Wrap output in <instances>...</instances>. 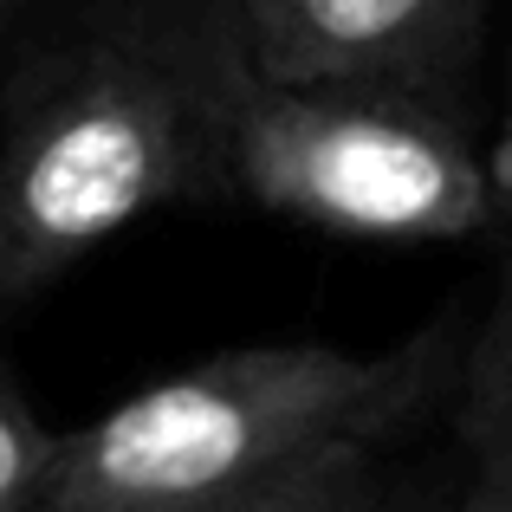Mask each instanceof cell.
Returning <instances> with one entry per match:
<instances>
[{"instance_id": "obj_3", "label": "cell", "mask_w": 512, "mask_h": 512, "mask_svg": "<svg viewBox=\"0 0 512 512\" xmlns=\"http://www.w3.org/2000/svg\"><path fill=\"white\" fill-rule=\"evenodd\" d=\"M227 195L357 240H467L500 221V182L454 91L435 85H266L227 111Z\"/></svg>"}, {"instance_id": "obj_6", "label": "cell", "mask_w": 512, "mask_h": 512, "mask_svg": "<svg viewBox=\"0 0 512 512\" xmlns=\"http://www.w3.org/2000/svg\"><path fill=\"white\" fill-rule=\"evenodd\" d=\"M396 493L383 448H331L318 461L292 467V474L266 480V487L227 493V500L201 506H169V512H383Z\"/></svg>"}, {"instance_id": "obj_8", "label": "cell", "mask_w": 512, "mask_h": 512, "mask_svg": "<svg viewBox=\"0 0 512 512\" xmlns=\"http://www.w3.org/2000/svg\"><path fill=\"white\" fill-rule=\"evenodd\" d=\"M383 512H454V493L441 500V493H415V487H402V480H396V493H389Z\"/></svg>"}, {"instance_id": "obj_7", "label": "cell", "mask_w": 512, "mask_h": 512, "mask_svg": "<svg viewBox=\"0 0 512 512\" xmlns=\"http://www.w3.org/2000/svg\"><path fill=\"white\" fill-rule=\"evenodd\" d=\"M52 454H59V428L39 422L26 389L13 383L7 363H0V512H33L39 506Z\"/></svg>"}, {"instance_id": "obj_1", "label": "cell", "mask_w": 512, "mask_h": 512, "mask_svg": "<svg viewBox=\"0 0 512 512\" xmlns=\"http://www.w3.org/2000/svg\"><path fill=\"white\" fill-rule=\"evenodd\" d=\"M227 0H104L33 52L0 137V312L175 201L227 195Z\"/></svg>"}, {"instance_id": "obj_9", "label": "cell", "mask_w": 512, "mask_h": 512, "mask_svg": "<svg viewBox=\"0 0 512 512\" xmlns=\"http://www.w3.org/2000/svg\"><path fill=\"white\" fill-rule=\"evenodd\" d=\"M26 7H39V0H0V33H7V26H13V20H20V13H26Z\"/></svg>"}, {"instance_id": "obj_4", "label": "cell", "mask_w": 512, "mask_h": 512, "mask_svg": "<svg viewBox=\"0 0 512 512\" xmlns=\"http://www.w3.org/2000/svg\"><path fill=\"white\" fill-rule=\"evenodd\" d=\"M266 85H435L454 91L493 0H227Z\"/></svg>"}, {"instance_id": "obj_10", "label": "cell", "mask_w": 512, "mask_h": 512, "mask_svg": "<svg viewBox=\"0 0 512 512\" xmlns=\"http://www.w3.org/2000/svg\"><path fill=\"white\" fill-rule=\"evenodd\" d=\"M506 195H512V143H506Z\"/></svg>"}, {"instance_id": "obj_2", "label": "cell", "mask_w": 512, "mask_h": 512, "mask_svg": "<svg viewBox=\"0 0 512 512\" xmlns=\"http://www.w3.org/2000/svg\"><path fill=\"white\" fill-rule=\"evenodd\" d=\"M461 325L428 318L389 350L240 344L59 428L33 512H169L266 487L331 448H389L454 389Z\"/></svg>"}, {"instance_id": "obj_5", "label": "cell", "mask_w": 512, "mask_h": 512, "mask_svg": "<svg viewBox=\"0 0 512 512\" xmlns=\"http://www.w3.org/2000/svg\"><path fill=\"white\" fill-rule=\"evenodd\" d=\"M454 512H512V201L500 214V266L480 318L461 331L454 363Z\"/></svg>"}]
</instances>
